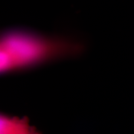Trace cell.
<instances>
[{"instance_id": "obj_1", "label": "cell", "mask_w": 134, "mask_h": 134, "mask_svg": "<svg viewBox=\"0 0 134 134\" xmlns=\"http://www.w3.org/2000/svg\"><path fill=\"white\" fill-rule=\"evenodd\" d=\"M0 46L8 57L12 72L71 56L79 52L82 47L79 43L21 31L1 34Z\"/></svg>"}, {"instance_id": "obj_2", "label": "cell", "mask_w": 134, "mask_h": 134, "mask_svg": "<svg viewBox=\"0 0 134 134\" xmlns=\"http://www.w3.org/2000/svg\"><path fill=\"white\" fill-rule=\"evenodd\" d=\"M0 134H42L25 117L0 113Z\"/></svg>"}]
</instances>
